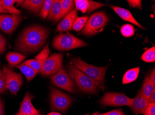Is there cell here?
Returning <instances> with one entry per match:
<instances>
[{"instance_id": "cell-32", "label": "cell", "mask_w": 155, "mask_h": 115, "mask_svg": "<svg viewBox=\"0 0 155 115\" xmlns=\"http://www.w3.org/2000/svg\"><path fill=\"white\" fill-rule=\"evenodd\" d=\"M143 115H155V103H150L143 112Z\"/></svg>"}, {"instance_id": "cell-34", "label": "cell", "mask_w": 155, "mask_h": 115, "mask_svg": "<svg viewBox=\"0 0 155 115\" xmlns=\"http://www.w3.org/2000/svg\"><path fill=\"white\" fill-rule=\"evenodd\" d=\"M7 41L4 36L0 34V54H2L5 52L6 48Z\"/></svg>"}, {"instance_id": "cell-40", "label": "cell", "mask_w": 155, "mask_h": 115, "mask_svg": "<svg viewBox=\"0 0 155 115\" xmlns=\"http://www.w3.org/2000/svg\"><path fill=\"white\" fill-rule=\"evenodd\" d=\"M47 115H61L60 113H57V112H51V113H48Z\"/></svg>"}, {"instance_id": "cell-15", "label": "cell", "mask_w": 155, "mask_h": 115, "mask_svg": "<svg viewBox=\"0 0 155 115\" xmlns=\"http://www.w3.org/2000/svg\"><path fill=\"white\" fill-rule=\"evenodd\" d=\"M18 113L23 114L36 115L39 114L38 110L35 108L31 103V96L30 93L27 92L21 103Z\"/></svg>"}, {"instance_id": "cell-36", "label": "cell", "mask_w": 155, "mask_h": 115, "mask_svg": "<svg viewBox=\"0 0 155 115\" xmlns=\"http://www.w3.org/2000/svg\"><path fill=\"white\" fill-rule=\"evenodd\" d=\"M4 106L3 101L0 98V115H4Z\"/></svg>"}, {"instance_id": "cell-13", "label": "cell", "mask_w": 155, "mask_h": 115, "mask_svg": "<svg viewBox=\"0 0 155 115\" xmlns=\"http://www.w3.org/2000/svg\"><path fill=\"white\" fill-rule=\"evenodd\" d=\"M77 17V10L73 9L71 12L66 15L61 21L56 28L58 32L71 31L76 19Z\"/></svg>"}, {"instance_id": "cell-41", "label": "cell", "mask_w": 155, "mask_h": 115, "mask_svg": "<svg viewBox=\"0 0 155 115\" xmlns=\"http://www.w3.org/2000/svg\"><path fill=\"white\" fill-rule=\"evenodd\" d=\"M15 115H40V114H36V115H30V114H23L21 113H17Z\"/></svg>"}, {"instance_id": "cell-30", "label": "cell", "mask_w": 155, "mask_h": 115, "mask_svg": "<svg viewBox=\"0 0 155 115\" xmlns=\"http://www.w3.org/2000/svg\"><path fill=\"white\" fill-rule=\"evenodd\" d=\"M23 63L27 66H29L33 69L37 73H39L41 69L42 66L35 59H28L24 61Z\"/></svg>"}, {"instance_id": "cell-7", "label": "cell", "mask_w": 155, "mask_h": 115, "mask_svg": "<svg viewBox=\"0 0 155 115\" xmlns=\"http://www.w3.org/2000/svg\"><path fill=\"white\" fill-rule=\"evenodd\" d=\"M50 97L51 107L54 110L65 112L72 103L71 96L55 88H51Z\"/></svg>"}, {"instance_id": "cell-14", "label": "cell", "mask_w": 155, "mask_h": 115, "mask_svg": "<svg viewBox=\"0 0 155 115\" xmlns=\"http://www.w3.org/2000/svg\"><path fill=\"white\" fill-rule=\"evenodd\" d=\"M110 8L124 20L130 22L142 29H144V28L137 22L129 10L113 5L110 6Z\"/></svg>"}, {"instance_id": "cell-37", "label": "cell", "mask_w": 155, "mask_h": 115, "mask_svg": "<svg viewBox=\"0 0 155 115\" xmlns=\"http://www.w3.org/2000/svg\"><path fill=\"white\" fill-rule=\"evenodd\" d=\"M150 80L152 81L154 85H155V69H153L151 72V74L149 76Z\"/></svg>"}, {"instance_id": "cell-2", "label": "cell", "mask_w": 155, "mask_h": 115, "mask_svg": "<svg viewBox=\"0 0 155 115\" xmlns=\"http://www.w3.org/2000/svg\"><path fill=\"white\" fill-rule=\"evenodd\" d=\"M72 65L94 80L98 86H103L107 67H98L84 62L80 57L72 59Z\"/></svg>"}, {"instance_id": "cell-35", "label": "cell", "mask_w": 155, "mask_h": 115, "mask_svg": "<svg viewBox=\"0 0 155 115\" xmlns=\"http://www.w3.org/2000/svg\"><path fill=\"white\" fill-rule=\"evenodd\" d=\"M105 115H124V113L119 110H115L105 113Z\"/></svg>"}, {"instance_id": "cell-26", "label": "cell", "mask_w": 155, "mask_h": 115, "mask_svg": "<svg viewBox=\"0 0 155 115\" xmlns=\"http://www.w3.org/2000/svg\"><path fill=\"white\" fill-rule=\"evenodd\" d=\"M88 19V16L77 17L73 25V30H74L76 32H79L81 31L86 26Z\"/></svg>"}, {"instance_id": "cell-6", "label": "cell", "mask_w": 155, "mask_h": 115, "mask_svg": "<svg viewBox=\"0 0 155 115\" xmlns=\"http://www.w3.org/2000/svg\"><path fill=\"white\" fill-rule=\"evenodd\" d=\"M134 98H130L123 93L108 92L104 95L98 103L104 106L131 107Z\"/></svg>"}, {"instance_id": "cell-24", "label": "cell", "mask_w": 155, "mask_h": 115, "mask_svg": "<svg viewBox=\"0 0 155 115\" xmlns=\"http://www.w3.org/2000/svg\"><path fill=\"white\" fill-rule=\"evenodd\" d=\"M62 10L60 20L64 18L69 12H71L74 5V1L73 0H61Z\"/></svg>"}, {"instance_id": "cell-31", "label": "cell", "mask_w": 155, "mask_h": 115, "mask_svg": "<svg viewBox=\"0 0 155 115\" xmlns=\"http://www.w3.org/2000/svg\"><path fill=\"white\" fill-rule=\"evenodd\" d=\"M7 89L4 72L3 70H0V94L4 93Z\"/></svg>"}, {"instance_id": "cell-17", "label": "cell", "mask_w": 155, "mask_h": 115, "mask_svg": "<svg viewBox=\"0 0 155 115\" xmlns=\"http://www.w3.org/2000/svg\"><path fill=\"white\" fill-rule=\"evenodd\" d=\"M43 0H26L21 4V7L35 14H39L43 6Z\"/></svg>"}, {"instance_id": "cell-21", "label": "cell", "mask_w": 155, "mask_h": 115, "mask_svg": "<svg viewBox=\"0 0 155 115\" xmlns=\"http://www.w3.org/2000/svg\"><path fill=\"white\" fill-rule=\"evenodd\" d=\"M24 1H17V0H1L2 7L4 9L8 11V13L13 15H20L21 12L18 9H16L14 7V4L17 3L21 5Z\"/></svg>"}, {"instance_id": "cell-9", "label": "cell", "mask_w": 155, "mask_h": 115, "mask_svg": "<svg viewBox=\"0 0 155 115\" xmlns=\"http://www.w3.org/2000/svg\"><path fill=\"white\" fill-rule=\"evenodd\" d=\"M3 72L5 75V83L7 89L10 92L16 95L22 83V77L20 73H16L10 67L4 66Z\"/></svg>"}, {"instance_id": "cell-4", "label": "cell", "mask_w": 155, "mask_h": 115, "mask_svg": "<svg viewBox=\"0 0 155 115\" xmlns=\"http://www.w3.org/2000/svg\"><path fill=\"white\" fill-rule=\"evenodd\" d=\"M88 46L87 42L72 34H61L54 38L53 47L60 51H68Z\"/></svg>"}, {"instance_id": "cell-28", "label": "cell", "mask_w": 155, "mask_h": 115, "mask_svg": "<svg viewBox=\"0 0 155 115\" xmlns=\"http://www.w3.org/2000/svg\"><path fill=\"white\" fill-rule=\"evenodd\" d=\"M54 0H45L42 7L41 12L39 13V16L44 19H46L48 17Z\"/></svg>"}, {"instance_id": "cell-27", "label": "cell", "mask_w": 155, "mask_h": 115, "mask_svg": "<svg viewBox=\"0 0 155 115\" xmlns=\"http://www.w3.org/2000/svg\"><path fill=\"white\" fill-rule=\"evenodd\" d=\"M141 59L146 62H154L155 61V47L149 48L142 54Z\"/></svg>"}, {"instance_id": "cell-43", "label": "cell", "mask_w": 155, "mask_h": 115, "mask_svg": "<svg viewBox=\"0 0 155 115\" xmlns=\"http://www.w3.org/2000/svg\"><path fill=\"white\" fill-rule=\"evenodd\" d=\"M1 62H0V66H1Z\"/></svg>"}, {"instance_id": "cell-42", "label": "cell", "mask_w": 155, "mask_h": 115, "mask_svg": "<svg viewBox=\"0 0 155 115\" xmlns=\"http://www.w3.org/2000/svg\"><path fill=\"white\" fill-rule=\"evenodd\" d=\"M92 115H105V113H102V114H98L97 112H95V113Z\"/></svg>"}, {"instance_id": "cell-11", "label": "cell", "mask_w": 155, "mask_h": 115, "mask_svg": "<svg viewBox=\"0 0 155 115\" xmlns=\"http://www.w3.org/2000/svg\"><path fill=\"white\" fill-rule=\"evenodd\" d=\"M23 19L20 15L0 14V29L6 34H11Z\"/></svg>"}, {"instance_id": "cell-25", "label": "cell", "mask_w": 155, "mask_h": 115, "mask_svg": "<svg viewBox=\"0 0 155 115\" xmlns=\"http://www.w3.org/2000/svg\"><path fill=\"white\" fill-rule=\"evenodd\" d=\"M50 53V50L49 48V44L48 43L46 46L44 47L41 51L35 57V59L42 66L44 62H45Z\"/></svg>"}, {"instance_id": "cell-16", "label": "cell", "mask_w": 155, "mask_h": 115, "mask_svg": "<svg viewBox=\"0 0 155 115\" xmlns=\"http://www.w3.org/2000/svg\"><path fill=\"white\" fill-rule=\"evenodd\" d=\"M149 103L148 99L144 98L141 93L139 92L133 99L130 108L135 114H142Z\"/></svg>"}, {"instance_id": "cell-39", "label": "cell", "mask_w": 155, "mask_h": 115, "mask_svg": "<svg viewBox=\"0 0 155 115\" xmlns=\"http://www.w3.org/2000/svg\"><path fill=\"white\" fill-rule=\"evenodd\" d=\"M0 13H5V14L9 13L8 11L3 8L2 6V4L1 1H0Z\"/></svg>"}, {"instance_id": "cell-3", "label": "cell", "mask_w": 155, "mask_h": 115, "mask_svg": "<svg viewBox=\"0 0 155 115\" xmlns=\"http://www.w3.org/2000/svg\"><path fill=\"white\" fill-rule=\"evenodd\" d=\"M68 74L79 89L85 93L96 94L98 85L94 80L71 64L68 67Z\"/></svg>"}, {"instance_id": "cell-5", "label": "cell", "mask_w": 155, "mask_h": 115, "mask_svg": "<svg viewBox=\"0 0 155 115\" xmlns=\"http://www.w3.org/2000/svg\"><path fill=\"white\" fill-rule=\"evenodd\" d=\"M108 20V17L105 13L96 12L90 16L81 33L86 36L94 35L104 30Z\"/></svg>"}, {"instance_id": "cell-1", "label": "cell", "mask_w": 155, "mask_h": 115, "mask_svg": "<svg viewBox=\"0 0 155 115\" xmlns=\"http://www.w3.org/2000/svg\"><path fill=\"white\" fill-rule=\"evenodd\" d=\"M49 32L48 28L39 25H34L25 29L16 44L17 50L25 55L36 52L44 46Z\"/></svg>"}, {"instance_id": "cell-29", "label": "cell", "mask_w": 155, "mask_h": 115, "mask_svg": "<svg viewBox=\"0 0 155 115\" xmlns=\"http://www.w3.org/2000/svg\"><path fill=\"white\" fill-rule=\"evenodd\" d=\"M120 32L123 36L125 38L132 37L135 33V29L130 24L123 25L120 29Z\"/></svg>"}, {"instance_id": "cell-33", "label": "cell", "mask_w": 155, "mask_h": 115, "mask_svg": "<svg viewBox=\"0 0 155 115\" xmlns=\"http://www.w3.org/2000/svg\"><path fill=\"white\" fill-rule=\"evenodd\" d=\"M127 2L130 7L138 8L139 9H142L141 1H140V0H128Z\"/></svg>"}, {"instance_id": "cell-23", "label": "cell", "mask_w": 155, "mask_h": 115, "mask_svg": "<svg viewBox=\"0 0 155 115\" xmlns=\"http://www.w3.org/2000/svg\"><path fill=\"white\" fill-rule=\"evenodd\" d=\"M17 68L20 69L21 72L25 75L27 78L28 82H29L32 80L37 74L36 71H35L29 66H27L23 62L17 65Z\"/></svg>"}, {"instance_id": "cell-10", "label": "cell", "mask_w": 155, "mask_h": 115, "mask_svg": "<svg viewBox=\"0 0 155 115\" xmlns=\"http://www.w3.org/2000/svg\"><path fill=\"white\" fill-rule=\"evenodd\" d=\"M51 79L52 83L54 85L71 93L74 92V83L64 67H62L57 73L51 77Z\"/></svg>"}, {"instance_id": "cell-8", "label": "cell", "mask_w": 155, "mask_h": 115, "mask_svg": "<svg viewBox=\"0 0 155 115\" xmlns=\"http://www.w3.org/2000/svg\"><path fill=\"white\" fill-rule=\"evenodd\" d=\"M63 53H55L49 56L42 66L41 74L49 76L57 73L63 67Z\"/></svg>"}, {"instance_id": "cell-18", "label": "cell", "mask_w": 155, "mask_h": 115, "mask_svg": "<svg viewBox=\"0 0 155 115\" xmlns=\"http://www.w3.org/2000/svg\"><path fill=\"white\" fill-rule=\"evenodd\" d=\"M61 10V0H54L51 10L48 15V20L57 22L60 20Z\"/></svg>"}, {"instance_id": "cell-20", "label": "cell", "mask_w": 155, "mask_h": 115, "mask_svg": "<svg viewBox=\"0 0 155 115\" xmlns=\"http://www.w3.org/2000/svg\"><path fill=\"white\" fill-rule=\"evenodd\" d=\"M25 55L19 53L9 52L7 53L6 58L11 68L19 65V64L26 59Z\"/></svg>"}, {"instance_id": "cell-12", "label": "cell", "mask_w": 155, "mask_h": 115, "mask_svg": "<svg viewBox=\"0 0 155 115\" xmlns=\"http://www.w3.org/2000/svg\"><path fill=\"white\" fill-rule=\"evenodd\" d=\"M74 4L76 9L81 11L83 13H91L106 6L103 3L91 0H75Z\"/></svg>"}, {"instance_id": "cell-19", "label": "cell", "mask_w": 155, "mask_h": 115, "mask_svg": "<svg viewBox=\"0 0 155 115\" xmlns=\"http://www.w3.org/2000/svg\"><path fill=\"white\" fill-rule=\"evenodd\" d=\"M155 89V85L150 80L149 76H146L143 81L140 93L144 98L148 99Z\"/></svg>"}, {"instance_id": "cell-22", "label": "cell", "mask_w": 155, "mask_h": 115, "mask_svg": "<svg viewBox=\"0 0 155 115\" xmlns=\"http://www.w3.org/2000/svg\"><path fill=\"white\" fill-rule=\"evenodd\" d=\"M139 71V67H137L127 71L123 78V84L130 83L135 81L138 77Z\"/></svg>"}, {"instance_id": "cell-38", "label": "cell", "mask_w": 155, "mask_h": 115, "mask_svg": "<svg viewBox=\"0 0 155 115\" xmlns=\"http://www.w3.org/2000/svg\"><path fill=\"white\" fill-rule=\"evenodd\" d=\"M149 103L155 102V89L153 91V92L148 99Z\"/></svg>"}]
</instances>
